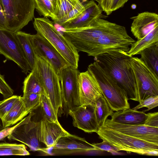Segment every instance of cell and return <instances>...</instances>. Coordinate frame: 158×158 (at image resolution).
<instances>
[{
	"label": "cell",
	"mask_w": 158,
	"mask_h": 158,
	"mask_svg": "<svg viewBox=\"0 0 158 158\" xmlns=\"http://www.w3.org/2000/svg\"><path fill=\"white\" fill-rule=\"evenodd\" d=\"M129 62L136 80L138 102L140 103L148 97L158 95V77L140 58L132 56Z\"/></svg>",
	"instance_id": "ba28073f"
},
{
	"label": "cell",
	"mask_w": 158,
	"mask_h": 158,
	"mask_svg": "<svg viewBox=\"0 0 158 158\" xmlns=\"http://www.w3.org/2000/svg\"><path fill=\"white\" fill-rule=\"evenodd\" d=\"M28 114L20 96L11 110L2 120L3 128L15 124Z\"/></svg>",
	"instance_id": "603a6c76"
},
{
	"label": "cell",
	"mask_w": 158,
	"mask_h": 158,
	"mask_svg": "<svg viewBox=\"0 0 158 158\" xmlns=\"http://www.w3.org/2000/svg\"><path fill=\"white\" fill-rule=\"evenodd\" d=\"M144 125L151 127H158V112L147 114V118Z\"/></svg>",
	"instance_id": "f35d334b"
},
{
	"label": "cell",
	"mask_w": 158,
	"mask_h": 158,
	"mask_svg": "<svg viewBox=\"0 0 158 158\" xmlns=\"http://www.w3.org/2000/svg\"><path fill=\"white\" fill-rule=\"evenodd\" d=\"M158 43V26L141 39L132 44L127 52L131 56L139 54L144 49Z\"/></svg>",
	"instance_id": "7402d4cb"
},
{
	"label": "cell",
	"mask_w": 158,
	"mask_h": 158,
	"mask_svg": "<svg viewBox=\"0 0 158 158\" xmlns=\"http://www.w3.org/2000/svg\"><path fill=\"white\" fill-rule=\"evenodd\" d=\"M95 107V114L100 127L103 124L106 120L111 115L113 111L110 109L103 95L96 100Z\"/></svg>",
	"instance_id": "4316f807"
},
{
	"label": "cell",
	"mask_w": 158,
	"mask_h": 158,
	"mask_svg": "<svg viewBox=\"0 0 158 158\" xmlns=\"http://www.w3.org/2000/svg\"><path fill=\"white\" fill-rule=\"evenodd\" d=\"M84 8V4L79 0L73 8L67 15L61 19L54 21V22L61 26L63 23L77 17L82 12Z\"/></svg>",
	"instance_id": "836d02e7"
},
{
	"label": "cell",
	"mask_w": 158,
	"mask_h": 158,
	"mask_svg": "<svg viewBox=\"0 0 158 158\" xmlns=\"http://www.w3.org/2000/svg\"><path fill=\"white\" fill-rule=\"evenodd\" d=\"M110 116L114 122L129 125H144L147 118V114L143 111L130 108L113 112Z\"/></svg>",
	"instance_id": "44dd1931"
},
{
	"label": "cell",
	"mask_w": 158,
	"mask_h": 158,
	"mask_svg": "<svg viewBox=\"0 0 158 158\" xmlns=\"http://www.w3.org/2000/svg\"><path fill=\"white\" fill-rule=\"evenodd\" d=\"M41 95L32 93L23 94L21 99L26 111L29 114L40 106Z\"/></svg>",
	"instance_id": "1f68e13d"
},
{
	"label": "cell",
	"mask_w": 158,
	"mask_h": 158,
	"mask_svg": "<svg viewBox=\"0 0 158 158\" xmlns=\"http://www.w3.org/2000/svg\"><path fill=\"white\" fill-rule=\"evenodd\" d=\"M78 86L80 106L91 105L95 106L96 100L103 95L97 80L88 69L80 73Z\"/></svg>",
	"instance_id": "9a60e30c"
},
{
	"label": "cell",
	"mask_w": 158,
	"mask_h": 158,
	"mask_svg": "<svg viewBox=\"0 0 158 158\" xmlns=\"http://www.w3.org/2000/svg\"><path fill=\"white\" fill-rule=\"evenodd\" d=\"M32 117L15 128L7 137L9 140L17 141L25 144L31 151H39L41 148L40 140V122L31 121Z\"/></svg>",
	"instance_id": "4fadbf2b"
},
{
	"label": "cell",
	"mask_w": 158,
	"mask_h": 158,
	"mask_svg": "<svg viewBox=\"0 0 158 158\" xmlns=\"http://www.w3.org/2000/svg\"><path fill=\"white\" fill-rule=\"evenodd\" d=\"M6 23V29L16 32L20 31L34 17L35 0H0Z\"/></svg>",
	"instance_id": "8992f818"
},
{
	"label": "cell",
	"mask_w": 158,
	"mask_h": 158,
	"mask_svg": "<svg viewBox=\"0 0 158 158\" xmlns=\"http://www.w3.org/2000/svg\"><path fill=\"white\" fill-rule=\"evenodd\" d=\"M0 94H2V90L0 88Z\"/></svg>",
	"instance_id": "ee69618b"
},
{
	"label": "cell",
	"mask_w": 158,
	"mask_h": 158,
	"mask_svg": "<svg viewBox=\"0 0 158 158\" xmlns=\"http://www.w3.org/2000/svg\"><path fill=\"white\" fill-rule=\"evenodd\" d=\"M35 56L44 57L50 62L58 74L65 67L70 66L55 48L46 39L36 33L29 35Z\"/></svg>",
	"instance_id": "7c38bea8"
},
{
	"label": "cell",
	"mask_w": 158,
	"mask_h": 158,
	"mask_svg": "<svg viewBox=\"0 0 158 158\" xmlns=\"http://www.w3.org/2000/svg\"><path fill=\"white\" fill-rule=\"evenodd\" d=\"M52 148L53 150L65 153L97 151L93 144L84 139L71 134L60 138Z\"/></svg>",
	"instance_id": "ac0fdd59"
},
{
	"label": "cell",
	"mask_w": 158,
	"mask_h": 158,
	"mask_svg": "<svg viewBox=\"0 0 158 158\" xmlns=\"http://www.w3.org/2000/svg\"><path fill=\"white\" fill-rule=\"evenodd\" d=\"M129 0H113L110 9L111 14L112 12L123 7Z\"/></svg>",
	"instance_id": "ab89813d"
},
{
	"label": "cell",
	"mask_w": 158,
	"mask_h": 158,
	"mask_svg": "<svg viewBox=\"0 0 158 158\" xmlns=\"http://www.w3.org/2000/svg\"><path fill=\"white\" fill-rule=\"evenodd\" d=\"M87 69L97 80L103 96L113 111L130 108L127 95L116 81L95 60Z\"/></svg>",
	"instance_id": "277c9868"
},
{
	"label": "cell",
	"mask_w": 158,
	"mask_h": 158,
	"mask_svg": "<svg viewBox=\"0 0 158 158\" xmlns=\"http://www.w3.org/2000/svg\"><path fill=\"white\" fill-rule=\"evenodd\" d=\"M135 40L128 34L127 30L103 35L93 42L84 51L88 56L94 58L111 51L127 52Z\"/></svg>",
	"instance_id": "30bf717a"
},
{
	"label": "cell",
	"mask_w": 158,
	"mask_h": 158,
	"mask_svg": "<svg viewBox=\"0 0 158 158\" xmlns=\"http://www.w3.org/2000/svg\"><path fill=\"white\" fill-rule=\"evenodd\" d=\"M0 27L6 29V23L4 13L0 3Z\"/></svg>",
	"instance_id": "60d3db41"
},
{
	"label": "cell",
	"mask_w": 158,
	"mask_h": 158,
	"mask_svg": "<svg viewBox=\"0 0 158 158\" xmlns=\"http://www.w3.org/2000/svg\"><path fill=\"white\" fill-rule=\"evenodd\" d=\"M0 54L13 61L27 74L31 69L21 49L15 32L0 27Z\"/></svg>",
	"instance_id": "8fae6325"
},
{
	"label": "cell",
	"mask_w": 158,
	"mask_h": 158,
	"mask_svg": "<svg viewBox=\"0 0 158 158\" xmlns=\"http://www.w3.org/2000/svg\"><path fill=\"white\" fill-rule=\"evenodd\" d=\"M158 106V95L152 96L144 99L132 109L134 110H137L142 108L146 107L147 109L142 111L145 113Z\"/></svg>",
	"instance_id": "e575fe53"
},
{
	"label": "cell",
	"mask_w": 158,
	"mask_h": 158,
	"mask_svg": "<svg viewBox=\"0 0 158 158\" xmlns=\"http://www.w3.org/2000/svg\"><path fill=\"white\" fill-rule=\"evenodd\" d=\"M35 9L44 17H50L54 21L56 19L52 0H35Z\"/></svg>",
	"instance_id": "4dcf8cb0"
},
{
	"label": "cell",
	"mask_w": 158,
	"mask_h": 158,
	"mask_svg": "<svg viewBox=\"0 0 158 158\" xmlns=\"http://www.w3.org/2000/svg\"><path fill=\"white\" fill-rule=\"evenodd\" d=\"M70 134L59 122H51L43 118L40 121V141L47 147H53L60 138Z\"/></svg>",
	"instance_id": "ffe728a7"
},
{
	"label": "cell",
	"mask_w": 158,
	"mask_h": 158,
	"mask_svg": "<svg viewBox=\"0 0 158 158\" xmlns=\"http://www.w3.org/2000/svg\"><path fill=\"white\" fill-rule=\"evenodd\" d=\"M0 88L4 99L7 98L12 96L14 91L5 81L4 77L0 74Z\"/></svg>",
	"instance_id": "74e56055"
},
{
	"label": "cell",
	"mask_w": 158,
	"mask_h": 158,
	"mask_svg": "<svg viewBox=\"0 0 158 158\" xmlns=\"http://www.w3.org/2000/svg\"><path fill=\"white\" fill-rule=\"evenodd\" d=\"M140 59L158 77V43L141 51Z\"/></svg>",
	"instance_id": "d4e9b609"
},
{
	"label": "cell",
	"mask_w": 158,
	"mask_h": 158,
	"mask_svg": "<svg viewBox=\"0 0 158 158\" xmlns=\"http://www.w3.org/2000/svg\"><path fill=\"white\" fill-rule=\"evenodd\" d=\"M99 138L105 140L120 151L148 155L150 151H158V144L148 142L102 125L96 132Z\"/></svg>",
	"instance_id": "5b68a950"
},
{
	"label": "cell",
	"mask_w": 158,
	"mask_h": 158,
	"mask_svg": "<svg viewBox=\"0 0 158 158\" xmlns=\"http://www.w3.org/2000/svg\"><path fill=\"white\" fill-rule=\"evenodd\" d=\"M79 0H52L56 21L65 16L75 6Z\"/></svg>",
	"instance_id": "83f0119b"
},
{
	"label": "cell",
	"mask_w": 158,
	"mask_h": 158,
	"mask_svg": "<svg viewBox=\"0 0 158 158\" xmlns=\"http://www.w3.org/2000/svg\"><path fill=\"white\" fill-rule=\"evenodd\" d=\"M132 57L127 52L115 51L100 54L95 60L126 92L128 99L138 102L136 80L129 62Z\"/></svg>",
	"instance_id": "6da1fadb"
},
{
	"label": "cell",
	"mask_w": 158,
	"mask_h": 158,
	"mask_svg": "<svg viewBox=\"0 0 158 158\" xmlns=\"http://www.w3.org/2000/svg\"><path fill=\"white\" fill-rule=\"evenodd\" d=\"M35 113L33 112H30L27 116L25 117L19 123L12 127H8L0 131V141L3 140L6 137L10 134L18 126L26 122L29 118L33 116Z\"/></svg>",
	"instance_id": "d590c367"
},
{
	"label": "cell",
	"mask_w": 158,
	"mask_h": 158,
	"mask_svg": "<svg viewBox=\"0 0 158 158\" xmlns=\"http://www.w3.org/2000/svg\"><path fill=\"white\" fill-rule=\"evenodd\" d=\"M3 128L2 122L1 119L0 118V131Z\"/></svg>",
	"instance_id": "b9f144b4"
},
{
	"label": "cell",
	"mask_w": 158,
	"mask_h": 158,
	"mask_svg": "<svg viewBox=\"0 0 158 158\" xmlns=\"http://www.w3.org/2000/svg\"><path fill=\"white\" fill-rule=\"evenodd\" d=\"M33 69L57 115L59 109L62 108L61 86L58 74L51 64L44 57L35 56Z\"/></svg>",
	"instance_id": "52a82bcc"
},
{
	"label": "cell",
	"mask_w": 158,
	"mask_h": 158,
	"mask_svg": "<svg viewBox=\"0 0 158 158\" xmlns=\"http://www.w3.org/2000/svg\"><path fill=\"white\" fill-rule=\"evenodd\" d=\"M93 144L97 151H105L112 153H116L119 151L117 148L104 140L101 143Z\"/></svg>",
	"instance_id": "8d00e7d4"
},
{
	"label": "cell",
	"mask_w": 158,
	"mask_h": 158,
	"mask_svg": "<svg viewBox=\"0 0 158 158\" xmlns=\"http://www.w3.org/2000/svg\"><path fill=\"white\" fill-rule=\"evenodd\" d=\"M102 125L146 141L158 144V127L144 125H129L120 124L107 118Z\"/></svg>",
	"instance_id": "5bb4252c"
},
{
	"label": "cell",
	"mask_w": 158,
	"mask_h": 158,
	"mask_svg": "<svg viewBox=\"0 0 158 158\" xmlns=\"http://www.w3.org/2000/svg\"><path fill=\"white\" fill-rule=\"evenodd\" d=\"M92 0L96 1H97L98 3V2H99V0Z\"/></svg>",
	"instance_id": "7bdbcfd3"
},
{
	"label": "cell",
	"mask_w": 158,
	"mask_h": 158,
	"mask_svg": "<svg viewBox=\"0 0 158 158\" xmlns=\"http://www.w3.org/2000/svg\"><path fill=\"white\" fill-rule=\"evenodd\" d=\"M69 114L72 118L74 126L85 132L96 133L99 127L95 106L84 105L76 106L69 110Z\"/></svg>",
	"instance_id": "2e32d148"
},
{
	"label": "cell",
	"mask_w": 158,
	"mask_h": 158,
	"mask_svg": "<svg viewBox=\"0 0 158 158\" xmlns=\"http://www.w3.org/2000/svg\"><path fill=\"white\" fill-rule=\"evenodd\" d=\"M84 6V9L78 15L63 23L61 26L64 29L83 28L88 26L96 19L103 16V11L94 1H88Z\"/></svg>",
	"instance_id": "e0dca14e"
},
{
	"label": "cell",
	"mask_w": 158,
	"mask_h": 158,
	"mask_svg": "<svg viewBox=\"0 0 158 158\" xmlns=\"http://www.w3.org/2000/svg\"><path fill=\"white\" fill-rule=\"evenodd\" d=\"M34 27L37 33L47 40L71 66L77 69L79 56L72 43L60 34L47 17L35 18Z\"/></svg>",
	"instance_id": "3957f363"
},
{
	"label": "cell",
	"mask_w": 158,
	"mask_h": 158,
	"mask_svg": "<svg viewBox=\"0 0 158 158\" xmlns=\"http://www.w3.org/2000/svg\"><path fill=\"white\" fill-rule=\"evenodd\" d=\"M30 154L24 144L6 143H0V156H26Z\"/></svg>",
	"instance_id": "f1b7e54d"
},
{
	"label": "cell",
	"mask_w": 158,
	"mask_h": 158,
	"mask_svg": "<svg viewBox=\"0 0 158 158\" xmlns=\"http://www.w3.org/2000/svg\"><path fill=\"white\" fill-rule=\"evenodd\" d=\"M77 69L68 66L59 73L61 93L62 108L64 114H69L70 110L80 106Z\"/></svg>",
	"instance_id": "9c48e42d"
},
{
	"label": "cell",
	"mask_w": 158,
	"mask_h": 158,
	"mask_svg": "<svg viewBox=\"0 0 158 158\" xmlns=\"http://www.w3.org/2000/svg\"><path fill=\"white\" fill-rule=\"evenodd\" d=\"M131 19L133 20L131 31L137 40L142 38L158 26V15L155 13L142 12Z\"/></svg>",
	"instance_id": "d6986e66"
},
{
	"label": "cell",
	"mask_w": 158,
	"mask_h": 158,
	"mask_svg": "<svg viewBox=\"0 0 158 158\" xmlns=\"http://www.w3.org/2000/svg\"><path fill=\"white\" fill-rule=\"evenodd\" d=\"M63 35L69 40L78 52L85 50L100 37L126 30L125 27L98 18L87 27L64 29Z\"/></svg>",
	"instance_id": "7a4b0ae2"
},
{
	"label": "cell",
	"mask_w": 158,
	"mask_h": 158,
	"mask_svg": "<svg viewBox=\"0 0 158 158\" xmlns=\"http://www.w3.org/2000/svg\"><path fill=\"white\" fill-rule=\"evenodd\" d=\"M43 118L49 121L59 122L57 115L56 114L50 101L45 94L40 95V106Z\"/></svg>",
	"instance_id": "f546056e"
},
{
	"label": "cell",
	"mask_w": 158,
	"mask_h": 158,
	"mask_svg": "<svg viewBox=\"0 0 158 158\" xmlns=\"http://www.w3.org/2000/svg\"><path fill=\"white\" fill-rule=\"evenodd\" d=\"M23 89V94L32 93L40 95L46 94L42 85L34 69L31 71L25 79Z\"/></svg>",
	"instance_id": "484cf974"
},
{
	"label": "cell",
	"mask_w": 158,
	"mask_h": 158,
	"mask_svg": "<svg viewBox=\"0 0 158 158\" xmlns=\"http://www.w3.org/2000/svg\"><path fill=\"white\" fill-rule=\"evenodd\" d=\"M15 35L32 71L35 66V56L30 39V34L20 31L16 32Z\"/></svg>",
	"instance_id": "cb8c5ba5"
},
{
	"label": "cell",
	"mask_w": 158,
	"mask_h": 158,
	"mask_svg": "<svg viewBox=\"0 0 158 158\" xmlns=\"http://www.w3.org/2000/svg\"><path fill=\"white\" fill-rule=\"evenodd\" d=\"M20 96L13 95L0 101V118L2 120L19 99Z\"/></svg>",
	"instance_id": "d6a6232c"
}]
</instances>
